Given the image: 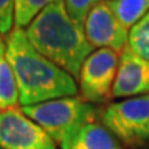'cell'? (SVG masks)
<instances>
[{
	"label": "cell",
	"mask_w": 149,
	"mask_h": 149,
	"mask_svg": "<svg viewBox=\"0 0 149 149\" xmlns=\"http://www.w3.org/2000/svg\"><path fill=\"white\" fill-rule=\"evenodd\" d=\"M6 59L14 72L22 107L77 95V84L68 72L53 64L14 28L6 39Z\"/></svg>",
	"instance_id": "6da1fadb"
},
{
	"label": "cell",
	"mask_w": 149,
	"mask_h": 149,
	"mask_svg": "<svg viewBox=\"0 0 149 149\" xmlns=\"http://www.w3.org/2000/svg\"><path fill=\"white\" fill-rule=\"evenodd\" d=\"M28 40L39 53L73 77L79 79L81 65L94 51L84 26L70 18L64 0H57L25 29Z\"/></svg>",
	"instance_id": "7a4b0ae2"
},
{
	"label": "cell",
	"mask_w": 149,
	"mask_h": 149,
	"mask_svg": "<svg viewBox=\"0 0 149 149\" xmlns=\"http://www.w3.org/2000/svg\"><path fill=\"white\" fill-rule=\"evenodd\" d=\"M21 111L58 144L72 130L84 123L94 122L98 117V108L79 97L57 98L22 107Z\"/></svg>",
	"instance_id": "3957f363"
},
{
	"label": "cell",
	"mask_w": 149,
	"mask_h": 149,
	"mask_svg": "<svg viewBox=\"0 0 149 149\" xmlns=\"http://www.w3.org/2000/svg\"><path fill=\"white\" fill-rule=\"evenodd\" d=\"M101 119L123 146L144 149L149 145V94L112 102Z\"/></svg>",
	"instance_id": "277c9868"
},
{
	"label": "cell",
	"mask_w": 149,
	"mask_h": 149,
	"mask_svg": "<svg viewBox=\"0 0 149 149\" xmlns=\"http://www.w3.org/2000/svg\"><path fill=\"white\" fill-rule=\"evenodd\" d=\"M119 55L109 48H98L86 58L79 74L83 100L90 104H104L111 100L119 68Z\"/></svg>",
	"instance_id": "5b68a950"
},
{
	"label": "cell",
	"mask_w": 149,
	"mask_h": 149,
	"mask_svg": "<svg viewBox=\"0 0 149 149\" xmlns=\"http://www.w3.org/2000/svg\"><path fill=\"white\" fill-rule=\"evenodd\" d=\"M0 148L57 149L54 139L18 108L0 112Z\"/></svg>",
	"instance_id": "8992f818"
},
{
	"label": "cell",
	"mask_w": 149,
	"mask_h": 149,
	"mask_svg": "<svg viewBox=\"0 0 149 149\" xmlns=\"http://www.w3.org/2000/svg\"><path fill=\"white\" fill-rule=\"evenodd\" d=\"M83 26L86 37L93 47L109 48L120 54L127 46L130 29L117 18L109 0H101L93 7Z\"/></svg>",
	"instance_id": "52a82bcc"
},
{
	"label": "cell",
	"mask_w": 149,
	"mask_h": 149,
	"mask_svg": "<svg viewBox=\"0 0 149 149\" xmlns=\"http://www.w3.org/2000/svg\"><path fill=\"white\" fill-rule=\"evenodd\" d=\"M149 94V61L126 46L119 55V68L112 98H131Z\"/></svg>",
	"instance_id": "ba28073f"
},
{
	"label": "cell",
	"mask_w": 149,
	"mask_h": 149,
	"mask_svg": "<svg viewBox=\"0 0 149 149\" xmlns=\"http://www.w3.org/2000/svg\"><path fill=\"white\" fill-rule=\"evenodd\" d=\"M59 145L61 149H124L116 137L97 120L72 130Z\"/></svg>",
	"instance_id": "9c48e42d"
},
{
	"label": "cell",
	"mask_w": 149,
	"mask_h": 149,
	"mask_svg": "<svg viewBox=\"0 0 149 149\" xmlns=\"http://www.w3.org/2000/svg\"><path fill=\"white\" fill-rule=\"evenodd\" d=\"M19 104V93L15 76L6 55L0 58V112L13 109Z\"/></svg>",
	"instance_id": "30bf717a"
},
{
	"label": "cell",
	"mask_w": 149,
	"mask_h": 149,
	"mask_svg": "<svg viewBox=\"0 0 149 149\" xmlns=\"http://www.w3.org/2000/svg\"><path fill=\"white\" fill-rule=\"evenodd\" d=\"M117 18L124 26L130 28L149 13V0H109Z\"/></svg>",
	"instance_id": "8fae6325"
},
{
	"label": "cell",
	"mask_w": 149,
	"mask_h": 149,
	"mask_svg": "<svg viewBox=\"0 0 149 149\" xmlns=\"http://www.w3.org/2000/svg\"><path fill=\"white\" fill-rule=\"evenodd\" d=\"M57 0H14V28H28L44 8Z\"/></svg>",
	"instance_id": "7c38bea8"
},
{
	"label": "cell",
	"mask_w": 149,
	"mask_h": 149,
	"mask_svg": "<svg viewBox=\"0 0 149 149\" xmlns=\"http://www.w3.org/2000/svg\"><path fill=\"white\" fill-rule=\"evenodd\" d=\"M127 46L133 53L149 61V13L130 28Z\"/></svg>",
	"instance_id": "4fadbf2b"
},
{
	"label": "cell",
	"mask_w": 149,
	"mask_h": 149,
	"mask_svg": "<svg viewBox=\"0 0 149 149\" xmlns=\"http://www.w3.org/2000/svg\"><path fill=\"white\" fill-rule=\"evenodd\" d=\"M101 0H64V4L70 18L83 25L88 13Z\"/></svg>",
	"instance_id": "5bb4252c"
},
{
	"label": "cell",
	"mask_w": 149,
	"mask_h": 149,
	"mask_svg": "<svg viewBox=\"0 0 149 149\" xmlns=\"http://www.w3.org/2000/svg\"><path fill=\"white\" fill-rule=\"evenodd\" d=\"M14 29V0H0V33L6 35Z\"/></svg>",
	"instance_id": "9a60e30c"
},
{
	"label": "cell",
	"mask_w": 149,
	"mask_h": 149,
	"mask_svg": "<svg viewBox=\"0 0 149 149\" xmlns=\"http://www.w3.org/2000/svg\"><path fill=\"white\" fill-rule=\"evenodd\" d=\"M6 55V42H3V39L0 36V57Z\"/></svg>",
	"instance_id": "2e32d148"
},
{
	"label": "cell",
	"mask_w": 149,
	"mask_h": 149,
	"mask_svg": "<svg viewBox=\"0 0 149 149\" xmlns=\"http://www.w3.org/2000/svg\"><path fill=\"white\" fill-rule=\"evenodd\" d=\"M0 149H3V148H0Z\"/></svg>",
	"instance_id": "e0dca14e"
},
{
	"label": "cell",
	"mask_w": 149,
	"mask_h": 149,
	"mask_svg": "<svg viewBox=\"0 0 149 149\" xmlns=\"http://www.w3.org/2000/svg\"><path fill=\"white\" fill-rule=\"evenodd\" d=\"M0 58H1V57H0Z\"/></svg>",
	"instance_id": "ac0fdd59"
}]
</instances>
